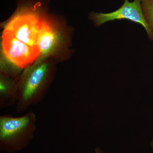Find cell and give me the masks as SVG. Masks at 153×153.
Returning <instances> with one entry per match:
<instances>
[{"instance_id":"1","label":"cell","mask_w":153,"mask_h":153,"mask_svg":"<svg viewBox=\"0 0 153 153\" xmlns=\"http://www.w3.org/2000/svg\"><path fill=\"white\" fill-rule=\"evenodd\" d=\"M52 74V68L47 63L36 64L24 72L18 82L17 112H25L44 99Z\"/></svg>"},{"instance_id":"2","label":"cell","mask_w":153,"mask_h":153,"mask_svg":"<svg viewBox=\"0 0 153 153\" xmlns=\"http://www.w3.org/2000/svg\"><path fill=\"white\" fill-rule=\"evenodd\" d=\"M37 116L30 112L20 117H0L1 150L9 153L24 149L33 140L36 130Z\"/></svg>"},{"instance_id":"3","label":"cell","mask_w":153,"mask_h":153,"mask_svg":"<svg viewBox=\"0 0 153 153\" xmlns=\"http://www.w3.org/2000/svg\"><path fill=\"white\" fill-rule=\"evenodd\" d=\"M43 20L31 13L18 14L6 26L4 32L32 47L38 48V42Z\"/></svg>"},{"instance_id":"4","label":"cell","mask_w":153,"mask_h":153,"mask_svg":"<svg viewBox=\"0 0 153 153\" xmlns=\"http://www.w3.org/2000/svg\"><path fill=\"white\" fill-rule=\"evenodd\" d=\"M90 18L97 27L106 22L115 20L126 19L135 22L144 28L148 37L151 41H153V35L143 15L141 0H134L132 2L125 0L123 4L116 10L108 13L92 12L90 13Z\"/></svg>"},{"instance_id":"5","label":"cell","mask_w":153,"mask_h":153,"mask_svg":"<svg viewBox=\"0 0 153 153\" xmlns=\"http://www.w3.org/2000/svg\"><path fill=\"white\" fill-rule=\"evenodd\" d=\"M2 39L4 55L17 68H27L40 54L39 48L29 46L6 32H3Z\"/></svg>"},{"instance_id":"6","label":"cell","mask_w":153,"mask_h":153,"mask_svg":"<svg viewBox=\"0 0 153 153\" xmlns=\"http://www.w3.org/2000/svg\"><path fill=\"white\" fill-rule=\"evenodd\" d=\"M57 33L52 26L43 20L39 37L38 46L42 57L49 55L55 49L58 41Z\"/></svg>"},{"instance_id":"7","label":"cell","mask_w":153,"mask_h":153,"mask_svg":"<svg viewBox=\"0 0 153 153\" xmlns=\"http://www.w3.org/2000/svg\"><path fill=\"white\" fill-rule=\"evenodd\" d=\"M18 100V83L1 77L0 82V107H8L17 102Z\"/></svg>"},{"instance_id":"8","label":"cell","mask_w":153,"mask_h":153,"mask_svg":"<svg viewBox=\"0 0 153 153\" xmlns=\"http://www.w3.org/2000/svg\"><path fill=\"white\" fill-rule=\"evenodd\" d=\"M144 18L153 35V0H141Z\"/></svg>"},{"instance_id":"9","label":"cell","mask_w":153,"mask_h":153,"mask_svg":"<svg viewBox=\"0 0 153 153\" xmlns=\"http://www.w3.org/2000/svg\"><path fill=\"white\" fill-rule=\"evenodd\" d=\"M94 153H103L101 150L99 148H97L95 150V152Z\"/></svg>"},{"instance_id":"10","label":"cell","mask_w":153,"mask_h":153,"mask_svg":"<svg viewBox=\"0 0 153 153\" xmlns=\"http://www.w3.org/2000/svg\"><path fill=\"white\" fill-rule=\"evenodd\" d=\"M151 146H152V147L153 148V140L152 141V142L151 143Z\"/></svg>"}]
</instances>
